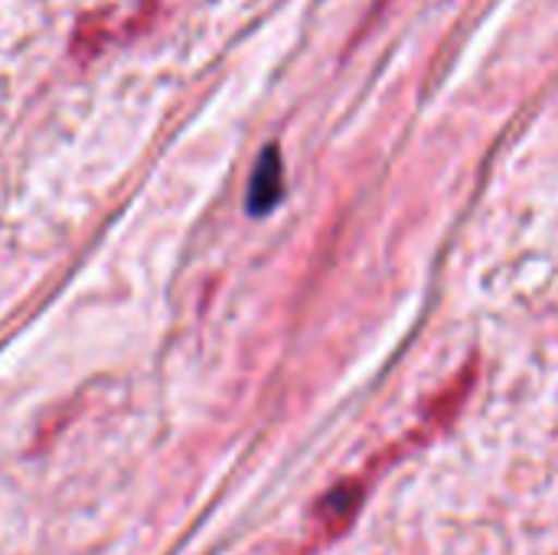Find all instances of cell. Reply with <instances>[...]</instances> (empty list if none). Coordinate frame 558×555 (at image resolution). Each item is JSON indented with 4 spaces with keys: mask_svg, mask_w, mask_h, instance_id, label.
<instances>
[{
    "mask_svg": "<svg viewBox=\"0 0 558 555\" xmlns=\"http://www.w3.org/2000/svg\"><path fill=\"white\" fill-rule=\"evenodd\" d=\"M281 193H284V164H281V150L275 144H268L252 170V180H248V196H245V206L252 216H265L271 213L278 203H281Z\"/></svg>",
    "mask_w": 558,
    "mask_h": 555,
    "instance_id": "cell-1",
    "label": "cell"
},
{
    "mask_svg": "<svg viewBox=\"0 0 558 555\" xmlns=\"http://www.w3.org/2000/svg\"><path fill=\"white\" fill-rule=\"evenodd\" d=\"M114 10H88L78 16V23L72 26V36H69V52L75 59H92L98 56L111 39H114Z\"/></svg>",
    "mask_w": 558,
    "mask_h": 555,
    "instance_id": "cell-2",
    "label": "cell"
}]
</instances>
